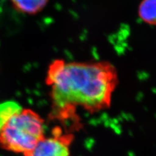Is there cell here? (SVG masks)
<instances>
[{
    "mask_svg": "<svg viewBox=\"0 0 156 156\" xmlns=\"http://www.w3.org/2000/svg\"><path fill=\"white\" fill-rule=\"evenodd\" d=\"M46 83L51 87L53 115L68 119L74 115L77 107L91 113L108 109L119 76L109 62L58 59L49 67Z\"/></svg>",
    "mask_w": 156,
    "mask_h": 156,
    "instance_id": "obj_1",
    "label": "cell"
},
{
    "mask_svg": "<svg viewBox=\"0 0 156 156\" xmlns=\"http://www.w3.org/2000/svg\"><path fill=\"white\" fill-rule=\"evenodd\" d=\"M44 136V121L42 117L31 109H22L0 131V147L24 155Z\"/></svg>",
    "mask_w": 156,
    "mask_h": 156,
    "instance_id": "obj_2",
    "label": "cell"
},
{
    "mask_svg": "<svg viewBox=\"0 0 156 156\" xmlns=\"http://www.w3.org/2000/svg\"><path fill=\"white\" fill-rule=\"evenodd\" d=\"M73 135L64 133L59 128L52 131V135L44 136L30 152L24 156H70Z\"/></svg>",
    "mask_w": 156,
    "mask_h": 156,
    "instance_id": "obj_3",
    "label": "cell"
},
{
    "mask_svg": "<svg viewBox=\"0 0 156 156\" xmlns=\"http://www.w3.org/2000/svg\"><path fill=\"white\" fill-rule=\"evenodd\" d=\"M49 0H11L17 11L28 14H35L45 7Z\"/></svg>",
    "mask_w": 156,
    "mask_h": 156,
    "instance_id": "obj_4",
    "label": "cell"
},
{
    "mask_svg": "<svg viewBox=\"0 0 156 156\" xmlns=\"http://www.w3.org/2000/svg\"><path fill=\"white\" fill-rule=\"evenodd\" d=\"M140 20L151 26H156V0H143L138 8Z\"/></svg>",
    "mask_w": 156,
    "mask_h": 156,
    "instance_id": "obj_5",
    "label": "cell"
},
{
    "mask_svg": "<svg viewBox=\"0 0 156 156\" xmlns=\"http://www.w3.org/2000/svg\"><path fill=\"white\" fill-rule=\"evenodd\" d=\"M22 109L21 105L14 101H7L0 104V131L14 115Z\"/></svg>",
    "mask_w": 156,
    "mask_h": 156,
    "instance_id": "obj_6",
    "label": "cell"
}]
</instances>
